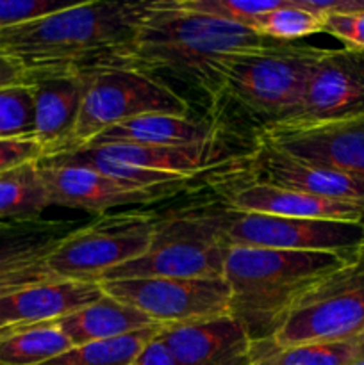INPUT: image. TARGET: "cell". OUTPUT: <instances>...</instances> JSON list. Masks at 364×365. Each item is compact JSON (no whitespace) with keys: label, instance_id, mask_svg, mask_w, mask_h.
Masks as SVG:
<instances>
[{"label":"cell","instance_id":"1","mask_svg":"<svg viewBox=\"0 0 364 365\" xmlns=\"http://www.w3.org/2000/svg\"><path fill=\"white\" fill-rule=\"evenodd\" d=\"M245 25L175 9L170 0L146 6L136 34L114 66L186 82L218 98V73L228 57L273 45Z\"/></svg>","mask_w":364,"mask_h":365},{"label":"cell","instance_id":"2","mask_svg":"<svg viewBox=\"0 0 364 365\" xmlns=\"http://www.w3.org/2000/svg\"><path fill=\"white\" fill-rule=\"evenodd\" d=\"M148 2H77L0 29V53L25 73L114 66L132 41Z\"/></svg>","mask_w":364,"mask_h":365},{"label":"cell","instance_id":"3","mask_svg":"<svg viewBox=\"0 0 364 365\" xmlns=\"http://www.w3.org/2000/svg\"><path fill=\"white\" fill-rule=\"evenodd\" d=\"M352 259L335 253L231 246L223 269L231 287V316L253 344L270 341L302 296Z\"/></svg>","mask_w":364,"mask_h":365},{"label":"cell","instance_id":"4","mask_svg":"<svg viewBox=\"0 0 364 365\" xmlns=\"http://www.w3.org/2000/svg\"><path fill=\"white\" fill-rule=\"evenodd\" d=\"M231 216L232 209L225 203H189L157 214L145 255L114 267L100 282L223 277L231 250L227 241Z\"/></svg>","mask_w":364,"mask_h":365},{"label":"cell","instance_id":"5","mask_svg":"<svg viewBox=\"0 0 364 365\" xmlns=\"http://www.w3.org/2000/svg\"><path fill=\"white\" fill-rule=\"evenodd\" d=\"M321 48L273 43L228 57L218 73V98H231L266 125L296 116L307 75Z\"/></svg>","mask_w":364,"mask_h":365},{"label":"cell","instance_id":"6","mask_svg":"<svg viewBox=\"0 0 364 365\" xmlns=\"http://www.w3.org/2000/svg\"><path fill=\"white\" fill-rule=\"evenodd\" d=\"M82 71L84 95L81 113L61 155L88 148L111 127L132 118L156 113L188 114V103L175 89L143 71L121 66Z\"/></svg>","mask_w":364,"mask_h":365},{"label":"cell","instance_id":"7","mask_svg":"<svg viewBox=\"0 0 364 365\" xmlns=\"http://www.w3.org/2000/svg\"><path fill=\"white\" fill-rule=\"evenodd\" d=\"M364 334V250L302 296L270 341L273 348L355 341Z\"/></svg>","mask_w":364,"mask_h":365},{"label":"cell","instance_id":"8","mask_svg":"<svg viewBox=\"0 0 364 365\" xmlns=\"http://www.w3.org/2000/svg\"><path fill=\"white\" fill-rule=\"evenodd\" d=\"M156 212L125 210L103 214L71 232L45 260L54 278L100 282L114 267L145 255L156 227Z\"/></svg>","mask_w":364,"mask_h":365},{"label":"cell","instance_id":"9","mask_svg":"<svg viewBox=\"0 0 364 365\" xmlns=\"http://www.w3.org/2000/svg\"><path fill=\"white\" fill-rule=\"evenodd\" d=\"M100 285L107 296L134 307L161 327L231 314V287L223 277L128 278Z\"/></svg>","mask_w":364,"mask_h":365},{"label":"cell","instance_id":"10","mask_svg":"<svg viewBox=\"0 0 364 365\" xmlns=\"http://www.w3.org/2000/svg\"><path fill=\"white\" fill-rule=\"evenodd\" d=\"M227 241L231 246L245 248L335 253L352 259L364 250V223L278 217L232 210Z\"/></svg>","mask_w":364,"mask_h":365},{"label":"cell","instance_id":"11","mask_svg":"<svg viewBox=\"0 0 364 365\" xmlns=\"http://www.w3.org/2000/svg\"><path fill=\"white\" fill-rule=\"evenodd\" d=\"M257 143L364 180V116L328 123L264 125Z\"/></svg>","mask_w":364,"mask_h":365},{"label":"cell","instance_id":"12","mask_svg":"<svg viewBox=\"0 0 364 365\" xmlns=\"http://www.w3.org/2000/svg\"><path fill=\"white\" fill-rule=\"evenodd\" d=\"M364 116V50L321 48L289 123H328ZM284 123V121H282Z\"/></svg>","mask_w":364,"mask_h":365},{"label":"cell","instance_id":"13","mask_svg":"<svg viewBox=\"0 0 364 365\" xmlns=\"http://www.w3.org/2000/svg\"><path fill=\"white\" fill-rule=\"evenodd\" d=\"M38 171L50 205L103 216L118 207L145 205L168 196L166 192L150 191L123 184L88 166L52 157L38 160Z\"/></svg>","mask_w":364,"mask_h":365},{"label":"cell","instance_id":"14","mask_svg":"<svg viewBox=\"0 0 364 365\" xmlns=\"http://www.w3.org/2000/svg\"><path fill=\"white\" fill-rule=\"evenodd\" d=\"M32 95V138L41 145L45 157L63 153L82 106L84 71L56 70L27 73Z\"/></svg>","mask_w":364,"mask_h":365},{"label":"cell","instance_id":"15","mask_svg":"<svg viewBox=\"0 0 364 365\" xmlns=\"http://www.w3.org/2000/svg\"><path fill=\"white\" fill-rule=\"evenodd\" d=\"M175 365H253V342L228 316L161 327Z\"/></svg>","mask_w":364,"mask_h":365},{"label":"cell","instance_id":"16","mask_svg":"<svg viewBox=\"0 0 364 365\" xmlns=\"http://www.w3.org/2000/svg\"><path fill=\"white\" fill-rule=\"evenodd\" d=\"M223 203L236 212L364 223V205L360 203L321 198L309 192L278 187L259 180L241 182L238 187L228 192Z\"/></svg>","mask_w":364,"mask_h":365},{"label":"cell","instance_id":"17","mask_svg":"<svg viewBox=\"0 0 364 365\" xmlns=\"http://www.w3.org/2000/svg\"><path fill=\"white\" fill-rule=\"evenodd\" d=\"M253 180L266 182L278 187L309 192L321 198L341 200L364 205V180L295 159L264 143H257L253 152Z\"/></svg>","mask_w":364,"mask_h":365},{"label":"cell","instance_id":"18","mask_svg":"<svg viewBox=\"0 0 364 365\" xmlns=\"http://www.w3.org/2000/svg\"><path fill=\"white\" fill-rule=\"evenodd\" d=\"M103 296L100 282L63 280L49 278L38 284L11 292L0 298V324L25 327V324L59 321L84 309Z\"/></svg>","mask_w":364,"mask_h":365},{"label":"cell","instance_id":"19","mask_svg":"<svg viewBox=\"0 0 364 365\" xmlns=\"http://www.w3.org/2000/svg\"><path fill=\"white\" fill-rule=\"evenodd\" d=\"M82 227L77 221L25 220L0 227V274L45 266L50 253L64 237Z\"/></svg>","mask_w":364,"mask_h":365},{"label":"cell","instance_id":"20","mask_svg":"<svg viewBox=\"0 0 364 365\" xmlns=\"http://www.w3.org/2000/svg\"><path fill=\"white\" fill-rule=\"evenodd\" d=\"M106 143L145 146H207L213 145V128L189 114L156 113L114 125L89 146Z\"/></svg>","mask_w":364,"mask_h":365},{"label":"cell","instance_id":"21","mask_svg":"<svg viewBox=\"0 0 364 365\" xmlns=\"http://www.w3.org/2000/svg\"><path fill=\"white\" fill-rule=\"evenodd\" d=\"M57 324L74 346L91 344L121 337L143 328L161 327L138 309L111 298L106 292L102 298L89 303L84 309L61 317Z\"/></svg>","mask_w":364,"mask_h":365},{"label":"cell","instance_id":"22","mask_svg":"<svg viewBox=\"0 0 364 365\" xmlns=\"http://www.w3.org/2000/svg\"><path fill=\"white\" fill-rule=\"evenodd\" d=\"M86 152L107 160L146 168L153 171L196 177L213 164L214 152L207 146H145L127 143H106L84 148Z\"/></svg>","mask_w":364,"mask_h":365},{"label":"cell","instance_id":"23","mask_svg":"<svg viewBox=\"0 0 364 365\" xmlns=\"http://www.w3.org/2000/svg\"><path fill=\"white\" fill-rule=\"evenodd\" d=\"M71 348L57 321L13 327L0 337V365H43Z\"/></svg>","mask_w":364,"mask_h":365},{"label":"cell","instance_id":"24","mask_svg":"<svg viewBox=\"0 0 364 365\" xmlns=\"http://www.w3.org/2000/svg\"><path fill=\"white\" fill-rule=\"evenodd\" d=\"M50 207L38 163H27L0 173V221H25L41 217Z\"/></svg>","mask_w":364,"mask_h":365},{"label":"cell","instance_id":"25","mask_svg":"<svg viewBox=\"0 0 364 365\" xmlns=\"http://www.w3.org/2000/svg\"><path fill=\"white\" fill-rule=\"evenodd\" d=\"M359 356L355 341L313 342L291 348L253 344V365H346Z\"/></svg>","mask_w":364,"mask_h":365},{"label":"cell","instance_id":"26","mask_svg":"<svg viewBox=\"0 0 364 365\" xmlns=\"http://www.w3.org/2000/svg\"><path fill=\"white\" fill-rule=\"evenodd\" d=\"M161 327L143 328L116 339L74 346L70 351L43 365H128L157 335Z\"/></svg>","mask_w":364,"mask_h":365},{"label":"cell","instance_id":"27","mask_svg":"<svg viewBox=\"0 0 364 365\" xmlns=\"http://www.w3.org/2000/svg\"><path fill=\"white\" fill-rule=\"evenodd\" d=\"M325 18L305 9V0H284L280 7L257 16L248 29L275 41L291 43L323 32Z\"/></svg>","mask_w":364,"mask_h":365},{"label":"cell","instance_id":"28","mask_svg":"<svg viewBox=\"0 0 364 365\" xmlns=\"http://www.w3.org/2000/svg\"><path fill=\"white\" fill-rule=\"evenodd\" d=\"M178 11L191 14L216 18L248 27L257 16L277 9L284 0H264V2H245V0H170Z\"/></svg>","mask_w":364,"mask_h":365},{"label":"cell","instance_id":"29","mask_svg":"<svg viewBox=\"0 0 364 365\" xmlns=\"http://www.w3.org/2000/svg\"><path fill=\"white\" fill-rule=\"evenodd\" d=\"M32 120L29 84L0 89V139L32 134Z\"/></svg>","mask_w":364,"mask_h":365},{"label":"cell","instance_id":"30","mask_svg":"<svg viewBox=\"0 0 364 365\" xmlns=\"http://www.w3.org/2000/svg\"><path fill=\"white\" fill-rule=\"evenodd\" d=\"M70 2L56 0H0V29L25 24L39 16L59 11Z\"/></svg>","mask_w":364,"mask_h":365},{"label":"cell","instance_id":"31","mask_svg":"<svg viewBox=\"0 0 364 365\" xmlns=\"http://www.w3.org/2000/svg\"><path fill=\"white\" fill-rule=\"evenodd\" d=\"M45 157L41 145L32 134L0 139V173L27 163H38Z\"/></svg>","mask_w":364,"mask_h":365},{"label":"cell","instance_id":"32","mask_svg":"<svg viewBox=\"0 0 364 365\" xmlns=\"http://www.w3.org/2000/svg\"><path fill=\"white\" fill-rule=\"evenodd\" d=\"M323 32L334 36L348 48L364 50V11L325 18Z\"/></svg>","mask_w":364,"mask_h":365},{"label":"cell","instance_id":"33","mask_svg":"<svg viewBox=\"0 0 364 365\" xmlns=\"http://www.w3.org/2000/svg\"><path fill=\"white\" fill-rule=\"evenodd\" d=\"M54 278L52 274L46 271L45 266L34 267V269H25L18 271V273H9V274H0V298L2 296L11 294V292L18 291V289H24L27 285L38 284V282L49 280Z\"/></svg>","mask_w":364,"mask_h":365},{"label":"cell","instance_id":"34","mask_svg":"<svg viewBox=\"0 0 364 365\" xmlns=\"http://www.w3.org/2000/svg\"><path fill=\"white\" fill-rule=\"evenodd\" d=\"M128 365H175V364H173V359H171V353L170 349H168L166 342L163 341V337H161L159 331H157L156 337H153L150 342H146L145 348L136 355V359Z\"/></svg>","mask_w":364,"mask_h":365},{"label":"cell","instance_id":"35","mask_svg":"<svg viewBox=\"0 0 364 365\" xmlns=\"http://www.w3.org/2000/svg\"><path fill=\"white\" fill-rule=\"evenodd\" d=\"M25 82H27V73L21 64L0 53V89L13 88V86L25 84Z\"/></svg>","mask_w":364,"mask_h":365},{"label":"cell","instance_id":"36","mask_svg":"<svg viewBox=\"0 0 364 365\" xmlns=\"http://www.w3.org/2000/svg\"><path fill=\"white\" fill-rule=\"evenodd\" d=\"M357 342V348H359V356H364V334L359 335V337L355 339Z\"/></svg>","mask_w":364,"mask_h":365},{"label":"cell","instance_id":"37","mask_svg":"<svg viewBox=\"0 0 364 365\" xmlns=\"http://www.w3.org/2000/svg\"><path fill=\"white\" fill-rule=\"evenodd\" d=\"M346 365H364V356H357V359H353L352 362H348Z\"/></svg>","mask_w":364,"mask_h":365},{"label":"cell","instance_id":"38","mask_svg":"<svg viewBox=\"0 0 364 365\" xmlns=\"http://www.w3.org/2000/svg\"><path fill=\"white\" fill-rule=\"evenodd\" d=\"M11 328H13V327H4V324H0V337H2L4 334H7V331H9Z\"/></svg>","mask_w":364,"mask_h":365},{"label":"cell","instance_id":"39","mask_svg":"<svg viewBox=\"0 0 364 365\" xmlns=\"http://www.w3.org/2000/svg\"><path fill=\"white\" fill-rule=\"evenodd\" d=\"M6 223H9V221H0V227H2V225H6Z\"/></svg>","mask_w":364,"mask_h":365}]
</instances>
